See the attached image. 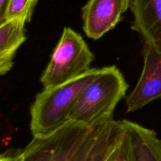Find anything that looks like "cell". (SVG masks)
Returning <instances> with one entry per match:
<instances>
[{"label": "cell", "instance_id": "cell-1", "mask_svg": "<svg viewBox=\"0 0 161 161\" xmlns=\"http://www.w3.org/2000/svg\"><path fill=\"white\" fill-rule=\"evenodd\" d=\"M100 70L91 69L75 80L37 94L30 108L32 136H47L68 124L81 92Z\"/></svg>", "mask_w": 161, "mask_h": 161}, {"label": "cell", "instance_id": "cell-2", "mask_svg": "<svg viewBox=\"0 0 161 161\" xmlns=\"http://www.w3.org/2000/svg\"><path fill=\"white\" fill-rule=\"evenodd\" d=\"M128 86L116 65L101 69L80 94L69 122L94 127L113 118L115 108L125 97Z\"/></svg>", "mask_w": 161, "mask_h": 161}, {"label": "cell", "instance_id": "cell-3", "mask_svg": "<svg viewBox=\"0 0 161 161\" xmlns=\"http://www.w3.org/2000/svg\"><path fill=\"white\" fill-rule=\"evenodd\" d=\"M94 58V53L81 35L70 27H65L41 75L43 89L63 84L83 75L91 69Z\"/></svg>", "mask_w": 161, "mask_h": 161}, {"label": "cell", "instance_id": "cell-4", "mask_svg": "<svg viewBox=\"0 0 161 161\" xmlns=\"http://www.w3.org/2000/svg\"><path fill=\"white\" fill-rule=\"evenodd\" d=\"M94 127L69 122L47 136L33 137L17 149L16 161H75Z\"/></svg>", "mask_w": 161, "mask_h": 161}, {"label": "cell", "instance_id": "cell-5", "mask_svg": "<svg viewBox=\"0 0 161 161\" xmlns=\"http://www.w3.org/2000/svg\"><path fill=\"white\" fill-rule=\"evenodd\" d=\"M143 69L141 76L126 98L127 113H133L161 99V52L143 43Z\"/></svg>", "mask_w": 161, "mask_h": 161}, {"label": "cell", "instance_id": "cell-6", "mask_svg": "<svg viewBox=\"0 0 161 161\" xmlns=\"http://www.w3.org/2000/svg\"><path fill=\"white\" fill-rule=\"evenodd\" d=\"M130 0H88L82 8L83 28L90 39H101L120 21Z\"/></svg>", "mask_w": 161, "mask_h": 161}, {"label": "cell", "instance_id": "cell-7", "mask_svg": "<svg viewBox=\"0 0 161 161\" xmlns=\"http://www.w3.org/2000/svg\"><path fill=\"white\" fill-rule=\"evenodd\" d=\"M125 131L124 121L113 118L97 124L82 146L75 161H105Z\"/></svg>", "mask_w": 161, "mask_h": 161}, {"label": "cell", "instance_id": "cell-8", "mask_svg": "<svg viewBox=\"0 0 161 161\" xmlns=\"http://www.w3.org/2000/svg\"><path fill=\"white\" fill-rule=\"evenodd\" d=\"M131 28L143 41L161 52V0H130Z\"/></svg>", "mask_w": 161, "mask_h": 161}, {"label": "cell", "instance_id": "cell-9", "mask_svg": "<svg viewBox=\"0 0 161 161\" xmlns=\"http://www.w3.org/2000/svg\"><path fill=\"white\" fill-rule=\"evenodd\" d=\"M129 135L132 161H161V140L153 130L124 119Z\"/></svg>", "mask_w": 161, "mask_h": 161}, {"label": "cell", "instance_id": "cell-10", "mask_svg": "<svg viewBox=\"0 0 161 161\" xmlns=\"http://www.w3.org/2000/svg\"><path fill=\"white\" fill-rule=\"evenodd\" d=\"M23 19H6L0 22V75L8 73L14 66L16 52L26 40Z\"/></svg>", "mask_w": 161, "mask_h": 161}, {"label": "cell", "instance_id": "cell-11", "mask_svg": "<svg viewBox=\"0 0 161 161\" xmlns=\"http://www.w3.org/2000/svg\"><path fill=\"white\" fill-rule=\"evenodd\" d=\"M38 0H9L4 19L20 18L28 23L31 20ZM1 21V22H2Z\"/></svg>", "mask_w": 161, "mask_h": 161}, {"label": "cell", "instance_id": "cell-12", "mask_svg": "<svg viewBox=\"0 0 161 161\" xmlns=\"http://www.w3.org/2000/svg\"><path fill=\"white\" fill-rule=\"evenodd\" d=\"M105 161H132L130 138L127 130L119 144Z\"/></svg>", "mask_w": 161, "mask_h": 161}, {"label": "cell", "instance_id": "cell-13", "mask_svg": "<svg viewBox=\"0 0 161 161\" xmlns=\"http://www.w3.org/2000/svg\"><path fill=\"white\" fill-rule=\"evenodd\" d=\"M17 149H10L5 151L0 157V161H16Z\"/></svg>", "mask_w": 161, "mask_h": 161}, {"label": "cell", "instance_id": "cell-14", "mask_svg": "<svg viewBox=\"0 0 161 161\" xmlns=\"http://www.w3.org/2000/svg\"><path fill=\"white\" fill-rule=\"evenodd\" d=\"M9 0H0V22L4 19Z\"/></svg>", "mask_w": 161, "mask_h": 161}]
</instances>
